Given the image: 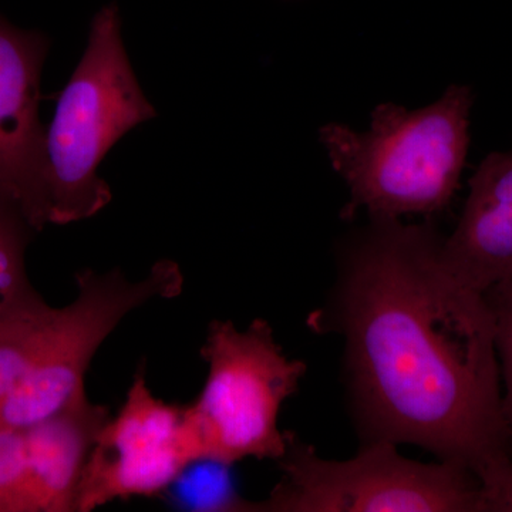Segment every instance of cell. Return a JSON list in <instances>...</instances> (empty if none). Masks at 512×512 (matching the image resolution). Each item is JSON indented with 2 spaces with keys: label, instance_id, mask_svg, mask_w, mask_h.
<instances>
[{
  "label": "cell",
  "instance_id": "obj_1",
  "mask_svg": "<svg viewBox=\"0 0 512 512\" xmlns=\"http://www.w3.org/2000/svg\"><path fill=\"white\" fill-rule=\"evenodd\" d=\"M433 220H370L343 241L316 333L345 342L343 376L362 443L416 444L481 487L510 460L494 316L441 259Z\"/></svg>",
  "mask_w": 512,
  "mask_h": 512
},
{
  "label": "cell",
  "instance_id": "obj_2",
  "mask_svg": "<svg viewBox=\"0 0 512 512\" xmlns=\"http://www.w3.org/2000/svg\"><path fill=\"white\" fill-rule=\"evenodd\" d=\"M473 101L470 87L453 84L421 109L380 104L365 133L340 123L320 128V143L350 192L342 218L365 210L370 220H434L447 210L466 164Z\"/></svg>",
  "mask_w": 512,
  "mask_h": 512
},
{
  "label": "cell",
  "instance_id": "obj_3",
  "mask_svg": "<svg viewBox=\"0 0 512 512\" xmlns=\"http://www.w3.org/2000/svg\"><path fill=\"white\" fill-rule=\"evenodd\" d=\"M156 117L128 59L119 6L109 3L94 15L86 50L46 127L47 225L99 214L111 201L101 163L128 131Z\"/></svg>",
  "mask_w": 512,
  "mask_h": 512
},
{
  "label": "cell",
  "instance_id": "obj_4",
  "mask_svg": "<svg viewBox=\"0 0 512 512\" xmlns=\"http://www.w3.org/2000/svg\"><path fill=\"white\" fill-rule=\"evenodd\" d=\"M201 356L208 365L207 380L187 406L188 429L201 463L279 460L286 448L279 412L298 392L305 363L285 355L274 329L261 318L244 330L231 320H214Z\"/></svg>",
  "mask_w": 512,
  "mask_h": 512
},
{
  "label": "cell",
  "instance_id": "obj_5",
  "mask_svg": "<svg viewBox=\"0 0 512 512\" xmlns=\"http://www.w3.org/2000/svg\"><path fill=\"white\" fill-rule=\"evenodd\" d=\"M399 444L362 443L350 460H328L286 431L276 463L282 480L258 512H481V483L470 468L420 463L399 453Z\"/></svg>",
  "mask_w": 512,
  "mask_h": 512
},
{
  "label": "cell",
  "instance_id": "obj_6",
  "mask_svg": "<svg viewBox=\"0 0 512 512\" xmlns=\"http://www.w3.org/2000/svg\"><path fill=\"white\" fill-rule=\"evenodd\" d=\"M76 299L53 309L42 349L28 377L0 403V426L28 429L86 396L84 379L97 350L128 313L183 292L180 265L161 259L140 281L121 269H83Z\"/></svg>",
  "mask_w": 512,
  "mask_h": 512
},
{
  "label": "cell",
  "instance_id": "obj_7",
  "mask_svg": "<svg viewBox=\"0 0 512 512\" xmlns=\"http://www.w3.org/2000/svg\"><path fill=\"white\" fill-rule=\"evenodd\" d=\"M201 463L187 424V406L158 399L141 366L126 400L101 429L87 458L76 511L116 500L154 497L192 464Z\"/></svg>",
  "mask_w": 512,
  "mask_h": 512
},
{
  "label": "cell",
  "instance_id": "obj_8",
  "mask_svg": "<svg viewBox=\"0 0 512 512\" xmlns=\"http://www.w3.org/2000/svg\"><path fill=\"white\" fill-rule=\"evenodd\" d=\"M50 42L0 15V195L36 232L46 227L45 134L40 80Z\"/></svg>",
  "mask_w": 512,
  "mask_h": 512
},
{
  "label": "cell",
  "instance_id": "obj_9",
  "mask_svg": "<svg viewBox=\"0 0 512 512\" xmlns=\"http://www.w3.org/2000/svg\"><path fill=\"white\" fill-rule=\"evenodd\" d=\"M441 259L476 292L512 281V150L478 165L457 227L441 242Z\"/></svg>",
  "mask_w": 512,
  "mask_h": 512
},
{
  "label": "cell",
  "instance_id": "obj_10",
  "mask_svg": "<svg viewBox=\"0 0 512 512\" xmlns=\"http://www.w3.org/2000/svg\"><path fill=\"white\" fill-rule=\"evenodd\" d=\"M110 417L84 396L25 429L36 512L76 511L87 458Z\"/></svg>",
  "mask_w": 512,
  "mask_h": 512
},
{
  "label": "cell",
  "instance_id": "obj_11",
  "mask_svg": "<svg viewBox=\"0 0 512 512\" xmlns=\"http://www.w3.org/2000/svg\"><path fill=\"white\" fill-rule=\"evenodd\" d=\"M53 309L36 293L0 320V403L35 365Z\"/></svg>",
  "mask_w": 512,
  "mask_h": 512
},
{
  "label": "cell",
  "instance_id": "obj_12",
  "mask_svg": "<svg viewBox=\"0 0 512 512\" xmlns=\"http://www.w3.org/2000/svg\"><path fill=\"white\" fill-rule=\"evenodd\" d=\"M35 232L18 205L0 195V320L37 293L26 271Z\"/></svg>",
  "mask_w": 512,
  "mask_h": 512
},
{
  "label": "cell",
  "instance_id": "obj_13",
  "mask_svg": "<svg viewBox=\"0 0 512 512\" xmlns=\"http://www.w3.org/2000/svg\"><path fill=\"white\" fill-rule=\"evenodd\" d=\"M0 512H36L25 429L0 426Z\"/></svg>",
  "mask_w": 512,
  "mask_h": 512
},
{
  "label": "cell",
  "instance_id": "obj_14",
  "mask_svg": "<svg viewBox=\"0 0 512 512\" xmlns=\"http://www.w3.org/2000/svg\"><path fill=\"white\" fill-rule=\"evenodd\" d=\"M484 295L494 316L495 346L503 383V414L512 446V281L501 282Z\"/></svg>",
  "mask_w": 512,
  "mask_h": 512
},
{
  "label": "cell",
  "instance_id": "obj_15",
  "mask_svg": "<svg viewBox=\"0 0 512 512\" xmlns=\"http://www.w3.org/2000/svg\"><path fill=\"white\" fill-rule=\"evenodd\" d=\"M481 512H512V453L504 467L481 487Z\"/></svg>",
  "mask_w": 512,
  "mask_h": 512
}]
</instances>
